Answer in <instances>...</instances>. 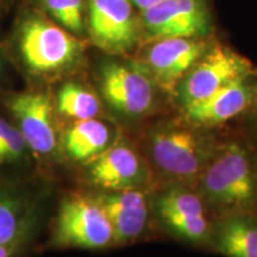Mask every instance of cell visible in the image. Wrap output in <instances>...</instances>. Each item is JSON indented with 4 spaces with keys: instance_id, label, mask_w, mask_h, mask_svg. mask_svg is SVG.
Masks as SVG:
<instances>
[{
    "instance_id": "obj_23",
    "label": "cell",
    "mask_w": 257,
    "mask_h": 257,
    "mask_svg": "<svg viewBox=\"0 0 257 257\" xmlns=\"http://www.w3.org/2000/svg\"><path fill=\"white\" fill-rule=\"evenodd\" d=\"M17 2L18 0H0V25L9 17L11 12H14Z\"/></svg>"
},
{
    "instance_id": "obj_9",
    "label": "cell",
    "mask_w": 257,
    "mask_h": 257,
    "mask_svg": "<svg viewBox=\"0 0 257 257\" xmlns=\"http://www.w3.org/2000/svg\"><path fill=\"white\" fill-rule=\"evenodd\" d=\"M54 243L63 248L104 249L113 243V231L99 201L74 197L61 205Z\"/></svg>"
},
{
    "instance_id": "obj_17",
    "label": "cell",
    "mask_w": 257,
    "mask_h": 257,
    "mask_svg": "<svg viewBox=\"0 0 257 257\" xmlns=\"http://www.w3.org/2000/svg\"><path fill=\"white\" fill-rule=\"evenodd\" d=\"M111 134L107 125L92 119L76 120L63 138L64 149L75 161L95 159L108 148Z\"/></svg>"
},
{
    "instance_id": "obj_4",
    "label": "cell",
    "mask_w": 257,
    "mask_h": 257,
    "mask_svg": "<svg viewBox=\"0 0 257 257\" xmlns=\"http://www.w3.org/2000/svg\"><path fill=\"white\" fill-rule=\"evenodd\" d=\"M119 57L107 55L96 66V86L115 113L137 119L155 108L160 88L136 60Z\"/></svg>"
},
{
    "instance_id": "obj_6",
    "label": "cell",
    "mask_w": 257,
    "mask_h": 257,
    "mask_svg": "<svg viewBox=\"0 0 257 257\" xmlns=\"http://www.w3.org/2000/svg\"><path fill=\"white\" fill-rule=\"evenodd\" d=\"M253 75H257V68L251 61L217 40L173 93L180 107L185 108L205 100L231 82Z\"/></svg>"
},
{
    "instance_id": "obj_16",
    "label": "cell",
    "mask_w": 257,
    "mask_h": 257,
    "mask_svg": "<svg viewBox=\"0 0 257 257\" xmlns=\"http://www.w3.org/2000/svg\"><path fill=\"white\" fill-rule=\"evenodd\" d=\"M34 206L16 188H0V245L28 242L32 227Z\"/></svg>"
},
{
    "instance_id": "obj_7",
    "label": "cell",
    "mask_w": 257,
    "mask_h": 257,
    "mask_svg": "<svg viewBox=\"0 0 257 257\" xmlns=\"http://www.w3.org/2000/svg\"><path fill=\"white\" fill-rule=\"evenodd\" d=\"M216 41V36L168 37L146 41L137 49L136 61L160 89L173 93Z\"/></svg>"
},
{
    "instance_id": "obj_5",
    "label": "cell",
    "mask_w": 257,
    "mask_h": 257,
    "mask_svg": "<svg viewBox=\"0 0 257 257\" xmlns=\"http://www.w3.org/2000/svg\"><path fill=\"white\" fill-rule=\"evenodd\" d=\"M86 41L106 55L134 53L143 43L140 11L127 0H87Z\"/></svg>"
},
{
    "instance_id": "obj_2",
    "label": "cell",
    "mask_w": 257,
    "mask_h": 257,
    "mask_svg": "<svg viewBox=\"0 0 257 257\" xmlns=\"http://www.w3.org/2000/svg\"><path fill=\"white\" fill-rule=\"evenodd\" d=\"M198 182L202 201L225 214L246 212L257 202L255 163L238 142L217 147Z\"/></svg>"
},
{
    "instance_id": "obj_25",
    "label": "cell",
    "mask_w": 257,
    "mask_h": 257,
    "mask_svg": "<svg viewBox=\"0 0 257 257\" xmlns=\"http://www.w3.org/2000/svg\"><path fill=\"white\" fill-rule=\"evenodd\" d=\"M128 3H131L135 6V9L137 10V11L142 12L144 10L152 8V6L156 5L157 3L162 2V0H127Z\"/></svg>"
},
{
    "instance_id": "obj_13",
    "label": "cell",
    "mask_w": 257,
    "mask_h": 257,
    "mask_svg": "<svg viewBox=\"0 0 257 257\" xmlns=\"http://www.w3.org/2000/svg\"><path fill=\"white\" fill-rule=\"evenodd\" d=\"M88 176L107 191L140 188L148 180V170L140 155L126 144L108 147L93 160Z\"/></svg>"
},
{
    "instance_id": "obj_12",
    "label": "cell",
    "mask_w": 257,
    "mask_h": 257,
    "mask_svg": "<svg viewBox=\"0 0 257 257\" xmlns=\"http://www.w3.org/2000/svg\"><path fill=\"white\" fill-rule=\"evenodd\" d=\"M257 100V75L231 82L197 104L182 108L187 123L212 127L246 113Z\"/></svg>"
},
{
    "instance_id": "obj_3",
    "label": "cell",
    "mask_w": 257,
    "mask_h": 257,
    "mask_svg": "<svg viewBox=\"0 0 257 257\" xmlns=\"http://www.w3.org/2000/svg\"><path fill=\"white\" fill-rule=\"evenodd\" d=\"M149 149L162 174L176 181L198 182L217 147L198 126L165 124L150 133Z\"/></svg>"
},
{
    "instance_id": "obj_11",
    "label": "cell",
    "mask_w": 257,
    "mask_h": 257,
    "mask_svg": "<svg viewBox=\"0 0 257 257\" xmlns=\"http://www.w3.org/2000/svg\"><path fill=\"white\" fill-rule=\"evenodd\" d=\"M155 210L162 224L176 237L192 244H202L211 236L204 201L182 186H173L155 200Z\"/></svg>"
},
{
    "instance_id": "obj_19",
    "label": "cell",
    "mask_w": 257,
    "mask_h": 257,
    "mask_svg": "<svg viewBox=\"0 0 257 257\" xmlns=\"http://www.w3.org/2000/svg\"><path fill=\"white\" fill-rule=\"evenodd\" d=\"M70 34L86 40L87 0H27Z\"/></svg>"
},
{
    "instance_id": "obj_22",
    "label": "cell",
    "mask_w": 257,
    "mask_h": 257,
    "mask_svg": "<svg viewBox=\"0 0 257 257\" xmlns=\"http://www.w3.org/2000/svg\"><path fill=\"white\" fill-rule=\"evenodd\" d=\"M25 243L27 242H16L0 245V257H18L19 253L23 251Z\"/></svg>"
},
{
    "instance_id": "obj_8",
    "label": "cell",
    "mask_w": 257,
    "mask_h": 257,
    "mask_svg": "<svg viewBox=\"0 0 257 257\" xmlns=\"http://www.w3.org/2000/svg\"><path fill=\"white\" fill-rule=\"evenodd\" d=\"M143 42L168 37L214 36L210 0H162L140 12Z\"/></svg>"
},
{
    "instance_id": "obj_24",
    "label": "cell",
    "mask_w": 257,
    "mask_h": 257,
    "mask_svg": "<svg viewBox=\"0 0 257 257\" xmlns=\"http://www.w3.org/2000/svg\"><path fill=\"white\" fill-rule=\"evenodd\" d=\"M250 115V126H251V134L253 136V140L257 144V100L253 102V105L250 107V110L246 112Z\"/></svg>"
},
{
    "instance_id": "obj_1",
    "label": "cell",
    "mask_w": 257,
    "mask_h": 257,
    "mask_svg": "<svg viewBox=\"0 0 257 257\" xmlns=\"http://www.w3.org/2000/svg\"><path fill=\"white\" fill-rule=\"evenodd\" d=\"M4 38L11 63L32 81L69 76L85 63L88 42L60 27L27 0L16 4Z\"/></svg>"
},
{
    "instance_id": "obj_10",
    "label": "cell",
    "mask_w": 257,
    "mask_h": 257,
    "mask_svg": "<svg viewBox=\"0 0 257 257\" xmlns=\"http://www.w3.org/2000/svg\"><path fill=\"white\" fill-rule=\"evenodd\" d=\"M5 105L29 149L49 156L57 147L54 102L43 89L30 88L5 94Z\"/></svg>"
},
{
    "instance_id": "obj_20",
    "label": "cell",
    "mask_w": 257,
    "mask_h": 257,
    "mask_svg": "<svg viewBox=\"0 0 257 257\" xmlns=\"http://www.w3.org/2000/svg\"><path fill=\"white\" fill-rule=\"evenodd\" d=\"M29 147L16 125L8 123L0 135V163H19L25 160Z\"/></svg>"
},
{
    "instance_id": "obj_14",
    "label": "cell",
    "mask_w": 257,
    "mask_h": 257,
    "mask_svg": "<svg viewBox=\"0 0 257 257\" xmlns=\"http://www.w3.org/2000/svg\"><path fill=\"white\" fill-rule=\"evenodd\" d=\"M99 204L110 220L113 243H130L143 233L149 217V207L146 194L140 188L111 191L102 195Z\"/></svg>"
},
{
    "instance_id": "obj_21",
    "label": "cell",
    "mask_w": 257,
    "mask_h": 257,
    "mask_svg": "<svg viewBox=\"0 0 257 257\" xmlns=\"http://www.w3.org/2000/svg\"><path fill=\"white\" fill-rule=\"evenodd\" d=\"M10 63H11V60H10L8 48H6L5 38L0 35V83L5 78Z\"/></svg>"
},
{
    "instance_id": "obj_15",
    "label": "cell",
    "mask_w": 257,
    "mask_h": 257,
    "mask_svg": "<svg viewBox=\"0 0 257 257\" xmlns=\"http://www.w3.org/2000/svg\"><path fill=\"white\" fill-rule=\"evenodd\" d=\"M211 233L214 249L223 256L257 257V219L251 214H225Z\"/></svg>"
},
{
    "instance_id": "obj_18",
    "label": "cell",
    "mask_w": 257,
    "mask_h": 257,
    "mask_svg": "<svg viewBox=\"0 0 257 257\" xmlns=\"http://www.w3.org/2000/svg\"><path fill=\"white\" fill-rule=\"evenodd\" d=\"M55 105L60 113L75 120L92 119L101 110L98 95L75 80H66L61 83L55 93Z\"/></svg>"
}]
</instances>
